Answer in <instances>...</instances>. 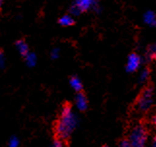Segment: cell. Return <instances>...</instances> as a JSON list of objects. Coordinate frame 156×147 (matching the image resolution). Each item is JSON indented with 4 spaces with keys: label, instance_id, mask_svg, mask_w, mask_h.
<instances>
[{
    "label": "cell",
    "instance_id": "6da1fadb",
    "mask_svg": "<svg viewBox=\"0 0 156 147\" xmlns=\"http://www.w3.org/2000/svg\"><path fill=\"white\" fill-rule=\"evenodd\" d=\"M78 118L70 106H65L62 108V111L56 125L57 135L61 139H66L72 135L74 130L77 128Z\"/></svg>",
    "mask_w": 156,
    "mask_h": 147
},
{
    "label": "cell",
    "instance_id": "7a4b0ae2",
    "mask_svg": "<svg viewBox=\"0 0 156 147\" xmlns=\"http://www.w3.org/2000/svg\"><path fill=\"white\" fill-rule=\"evenodd\" d=\"M128 141L132 147H146L147 141V132L142 125L134 127L129 135Z\"/></svg>",
    "mask_w": 156,
    "mask_h": 147
},
{
    "label": "cell",
    "instance_id": "3957f363",
    "mask_svg": "<svg viewBox=\"0 0 156 147\" xmlns=\"http://www.w3.org/2000/svg\"><path fill=\"white\" fill-rule=\"evenodd\" d=\"M90 9H94L99 13L100 7L98 5V0H76L70 8V12L73 16H78Z\"/></svg>",
    "mask_w": 156,
    "mask_h": 147
},
{
    "label": "cell",
    "instance_id": "277c9868",
    "mask_svg": "<svg viewBox=\"0 0 156 147\" xmlns=\"http://www.w3.org/2000/svg\"><path fill=\"white\" fill-rule=\"evenodd\" d=\"M153 103V92L151 88H147L139 97L137 106L141 111H147Z\"/></svg>",
    "mask_w": 156,
    "mask_h": 147
},
{
    "label": "cell",
    "instance_id": "5b68a950",
    "mask_svg": "<svg viewBox=\"0 0 156 147\" xmlns=\"http://www.w3.org/2000/svg\"><path fill=\"white\" fill-rule=\"evenodd\" d=\"M142 64V58L137 53H131L127 58L126 71L128 73H134L139 70Z\"/></svg>",
    "mask_w": 156,
    "mask_h": 147
},
{
    "label": "cell",
    "instance_id": "8992f818",
    "mask_svg": "<svg viewBox=\"0 0 156 147\" xmlns=\"http://www.w3.org/2000/svg\"><path fill=\"white\" fill-rule=\"evenodd\" d=\"M143 20H144V23L148 26H151V27L156 26V14L153 11L148 10L144 14Z\"/></svg>",
    "mask_w": 156,
    "mask_h": 147
},
{
    "label": "cell",
    "instance_id": "52a82bcc",
    "mask_svg": "<svg viewBox=\"0 0 156 147\" xmlns=\"http://www.w3.org/2000/svg\"><path fill=\"white\" fill-rule=\"evenodd\" d=\"M76 107L80 111H83L87 108V99L83 93H78L76 97Z\"/></svg>",
    "mask_w": 156,
    "mask_h": 147
},
{
    "label": "cell",
    "instance_id": "ba28073f",
    "mask_svg": "<svg viewBox=\"0 0 156 147\" xmlns=\"http://www.w3.org/2000/svg\"><path fill=\"white\" fill-rule=\"evenodd\" d=\"M70 85H71V87L75 91L79 92V93L83 89V83L78 77H72L70 79Z\"/></svg>",
    "mask_w": 156,
    "mask_h": 147
},
{
    "label": "cell",
    "instance_id": "9c48e42d",
    "mask_svg": "<svg viewBox=\"0 0 156 147\" xmlns=\"http://www.w3.org/2000/svg\"><path fill=\"white\" fill-rule=\"evenodd\" d=\"M59 24L62 26H71L74 24V19L71 15H65L59 19Z\"/></svg>",
    "mask_w": 156,
    "mask_h": 147
},
{
    "label": "cell",
    "instance_id": "30bf717a",
    "mask_svg": "<svg viewBox=\"0 0 156 147\" xmlns=\"http://www.w3.org/2000/svg\"><path fill=\"white\" fill-rule=\"evenodd\" d=\"M17 48L19 52L23 56H25L26 54H27L29 51H28V46L26 45V43L24 41H18L17 42Z\"/></svg>",
    "mask_w": 156,
    "mask_h": 147
},
{
    "label": "cell",
    "instance_id": "8fae6325",
    "mask_svg": "<svg viewBox=\"0 0 156 147\" xmlns=\"http://www.w3.org/2000/svg\"><path fill=\"white\" fill-rule=\"evenodd\" d=\"M146 58L147 60H152L156 58V45H150L147 47V51L146 53Z\"/></svg>",
    "mask_w": 156,
    "mask_h": 147
},
{
    "label": "cell",
    "instance_id": "7c38bea8",
    "mask_svg": "<svg viewBox=\"0 0 156 147\" xmlns=\"http://www.w3.org/2000/svg\"><path fill=\"white\" fill-rule=\"evenodd\" d=\"M24 57H25V62H26V64H27L29 67H33V66H35V65H36L37 57H36V55H35L34 53L28 52Z\"/></svg>",
    "mask_w": 156,
    "mask_h": 147
},
{
    "label": "cell",
    "instance_id": "4fadbf2b",
    "mask_svg": "<svg viewBox=\"0 0 156 147\" xmlns=\"http://www.w3.org/2000/svg\"><path fill=\"white\" fill-rule=\"evenodd\" d=\"M149 78V70L148 69H143L140 73V77H139V80L140 82H146V81Z\"/></svg>",
    "mask_w": 156,
    "mask_h": 147
},
{
    "label": "cell",
    "instance_id": "5bb4252c",
    "mask_svg": "<svg viewBox=\"0 0 156 147\" xmlns=\"http://www.w3.org/2000/svg\"><path fill=\"white\" fill-rule=\"evenodd\" d=\"M9 147H19L20 145V140L18 138L16 137H12L9 140Z\"/></svg>",
    "mask_w": 156,
    "mask_h": 147
},
{
    "label": "cell",
    "instance_id": "9a60e30c",
    "mask_svg": "<svg viewBox=\"0 0 156 147\" xmlns=\"http://www.w3.org/2000/svg\"><path fill=\"white\" fill-rule=\"evenodd\" d=\"M51 56L52 59H57L59 57V50L58 48H53L51 52Z\"/></svg>",
    "mask_w": 156,
    "mask_h": 147
},
{
    "label": "cell",
    "instance_id": "2e32d148",
    "mask_svg": "<svg viewBox=\"0 0 156 147\" xmlns=\"http://www.w3.org/2000/svg\"><path fill=\"white\" fill-rule=\"evenodd\" d=\"M119 147H132V145L128 141V139H124V140H122L121 142H120Z\"/></svg>",
    "mask_w": 156,
    "mask_h": 147
},
{
    "label": "cell",
    "instance_id": "e0dca14e",
    "mask_svg": "<svg viewBox=\"0 0 156 147\" xmlns=\"http://www.w3.org/2000/svg\"><path fill=\"white\" fill-rule=\"evenodd\" d=\"M5 65V57H4V54L0 51V68H3Z\"/></svg>",
    "mask_w": 156,
    "mask_h": 147
},
{
    "label": "cell",
    "instance_id": "ac0fdd59",
    "mask_svg": "<svg viewBox=\"0 0 156 147\" xmlns=\"http://www.w3.org/2000/svg\"><path fill=\"white\" fill-rule=\"evenodd\" d=\"M52 147H64V145L60 140L56 139V140H55V142H53Z\"/></svg>",
    "mask_w": 156,
    "mask_h": 147
},
{
    "label": "cell",
    "instance_id": "d6986e66",
    "mask_svg": "<svg viewBox=\"0 0 156 147\" xmlns=\"http://www.w3.org/2000/svg\"><path fill=\"white\" fill-rule=\"evenodd\" d=\"M151 147H156V137H155V138H153V140H152Z\"/></svg>",
    "mask_w": 156,
    "mask_h": 147
},
{
    "label": "cell",
    "instance_id": "ffe728a7",
    "mask_svg": "<svg viewBox=\"0 0 156 147\" xmlns=\"http://www.w3.org/2000/svg\"><path fill=\"white\" fill-rule=\"evenodd\" d=\"M153 123H154V126L156 127V117H154V119H153Z\"/></svg>",
    "mask_w": 156,
    "mask_h": 147
},
{
    "label": "cell",
    "instance_id": "44dd1931",
    "mask_svg": "<svg viewBox=\"0 0 156 147\" xmlns=\"http://www.w3.org/2000/svg\"><path fill=\"white\" fill-rule=\"evenodd\" d=\"M2 1H3V0H0V6H1V4H2Z\"/></svg>",
    "mask_w": 156,
    "mask_h": 147
},
{
    "label": "cell",
    "instance_id": "7402d4cb",
    "mask_svg": "<svg viewBox=\"0 0 156 147\" xmlns=\"http://www.w3.org/2000/svg\"><path fill=\"white\" fill-rule=\"evenodd\" d=\"M102 147H109V146H102Z\"/></svg>",
    "mask_w": 156,
    "mask_h": 147
}]
</instances>
